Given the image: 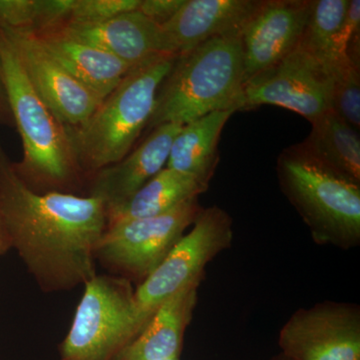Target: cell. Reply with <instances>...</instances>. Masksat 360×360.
<instances>
[{"label": "cell", "mask_w": 360, "mask_h": 360, "mask_svg": "<svg viewBox=\"0 0 360 360\" xmlns=\"http://www.w3.org/2000/svg\"><path fill=\"white\" fill-rule=\"evenodd\" d=\"M0 212L13 248L44 293L75 290L96 276V246L108 227L103 201L35 193L18 174L1 141Z\"/></svg>", "instance_id": "obj_1"}, {"label": "cell", "mask_w": 360, "mask_h": 360, "mask_svg": "<svg viewBox=\"0 0 360 360\" xmlns=\"http://www.w3.org/2000/svg\"><path fill=\"white\" fill-rule=\"evenodd\" d=\"M0 70L9 111L22 141L23 158L15 163L18 174L35 193L77 194L87 179L78 165L68 127L33 89L1 30Z\"/></svg>", "instance_id": "obj_2"}, {"label": "cell", "mask_w": 360, "mask_h": 360, "mask_svg": "<svg viewBox=\"0 0 360 360\" xmlns=\"http://www.w3.org/2000/svg\"><path fill=\"white\" fill-rule=\"evenodd\" d=\"M243 94L240 34L207 40L177 58L158 90L146 129L186 125L215 111L243 110Z\"/></svg>", "instance_id": "obj_3"}, {"label": "cell", "mask_w": 360, "mask_h": 360, "mask_svg": "<svg viewBox=\"0 0 360 360\" xmlns=\"http://www.w3.org/2000/svg\"><path fill=\"white\" fill-rule=\"evenodd\" d=\"M179 56L163 54L131 68L80 127L68 129L86 179L129 155L146 129L156 96Z\"/></svg>", "instance_id": "obj_4"}, {"label": "cell", "mask_w": 360, "mask_h": 360, "mask_svg": "<svg viewBox=\"0 0 360 360\" xmlns=\"http://www.w3.org/2000/svg\"><path fill=\"white\" fill-rule=\"evenodd\" d=\"M276 172L315 243L345 250L360 245V184L322 162L302 142L279 155Z\"/></svg>", "instance_id": "obj_5"}, {"label": "cell", "mask_w": 360, "mask_h": 360, "mask_svg": "<svg viewBox=\"0 0 360 360\" xmlns=\"http://www.w3.org/2000/svg\"><path fill=\"white\" fill-rule=\"evenodd\" d=\"M134 291L127 279L111 274H96L87 281L59 345L60 360L115 359L136 336Z\"/></svg>", "instance_id": "obj_6"}, {"label": "cell", "mask_w": 360, "mask_h": 360, "mask_svg": "<svg viewBox=\"0 0 360 360\" xmlns=\"http://www.w3.org/2000/svg\"><path fill=\"white\" fill-rule=\"evenodd\" d=\"M232 219L219 206L202 208L191 231L134 291L135 333H141L156 309L170 296L193 283H201L206 265L231 245Z\"/></svg>", "instance_id": "obj_7"}, {"label": "cell", "mask_w": 360, "mask_h": 360, "mask_svg": "<svg viewBox=\"0 0 360 360\" xmlns=\"http://www.w3.org/2000/svg\"><path fill=\"white\" fill-rule=\"evenodd\" d=\"M201 210L198 198H193L158 217L106 227L96 246V264L111 276L139 285L167 257Z\"/></svg>", "instance_id": "obj_8"}, {"label": "cell", "mask_w": 360, "mask_h": 360, "mask_svg": "<svg viewBox=\"0 0 360 360\" xmlns=\"http://www.w3.org/2000/svg\"><path fill=\"white\" fill-rule=\"evenodd\" d=\"M333 75L300 44L281 63L245 84L243 110L279 106L312 123L333 110Z\"/></svg>", "instance_id": "obj_9"}, {"label": "cell", "mask_w": 360, "mask_h": 360, "mask_svg": "<svg viewBox=\"0 0 360 360\" xmlns=\"http://www.w3.org/2000/svg\"><path fill=\"white\" fill-rule=\"evenodd\" d=\"M281 354L290 360H360V309L324 302L296 310L279 331Z\"/></svg>", "instance_id": "obj_10"}, {"label": "cell", "mask_w": 360, "mask_h": 360, "mask_svg": "<svg viewBox=\"0 0 360 360\" xmlns=\"http://www.w3.org/2000/svg\"><path fill=\"white\" fill-rule=\"evenodd\" d=\"M0 30L13 45L33 89L59 122L68 129L84 124L103 101L54 59L34 34Z\"/></svg>", "instance_id": "obj_11"}, {"label": "cell", "mask_w": 360, "mask_h": 360, "mask_svg": "<svg viewBox=\"0 0 360 360\" xmlns=\"http://www.w3.org/2000/svg\"><path fill=\"white\" fill-rule=\"evenodd\" d=\"M312 0H266L241 32L245 86L281 63L302 42Z\"/></svg>", "instance_id": "obj_12"}, {"label": "cell", "mask_w": 360, "mask_h": 360, "mask_svg": "<svg viewBox=\"0 0 360 360\" xmlns=\"http://www.w3.org/2000/svg\"><path fill=\"white\" fill-rule=\"evenodd\" d=\"M182 127L167 123L151 130L124 158L89 177L87 195L103 200L106 210L129 200L167 167L172 142Z\"/></svg>", "instance_id": "obj_13"}, {"label": "cell", "mask_w": 360, "mask_h": 360, "mask_svg": "<svg viewBox=\"0 0 360 360\" xmlns=\"http://www.w3.org/2000/svg\"><path fill=\"white\" fill-rule=\"evenodd\" d=\"M259 4L255 0H186L161 28L172 53L181 56L215 37L241 34Z\"/></svg>", "instance_id": "obj_14"}, {"label": "cell", "mask_w": 360, "mask_h": 360, "mask_svg": "<svg viewBox=\"0 0 360 360\" xmlns=\"http://www.w3.org/2000/svg\"><path fill=\"white\" fill-rule=\"evenodd\" d=\"M61 28L75 39L110 52L130 68L156 56L174 54L161 26L139 11L103 22L70 23Z\"/></svg>", "instance_id": "obj_15"}, {"label": "cell", "mask_w": 360, "mask_h": 360, "mask_svg": "<svg viewBox=\"0 0 360 360\" xmlns=\"http://www.w3.org/2000/svg\"><path fill=\"white\" fill-rule=\"evenodd\" d=\"M200 285L191 284L167 298L141 333L113 360L179 359L184 333L198 304Z\"/></svg>", "instance_id": "obj_16"}, {"label": "cell", "mask_w": 360, "mask_h": 360, "mask_svg": "<svg viewBox=\"0 0 360 360\" xmlns=\"http://www.w3.org/2000/svg\"><path fill=\"white\" fill-rule=\"evenodd\" d=\"M34 35L54 59L101 101L134 68L110 52L71 37L61 27Z\"/></svg>", "instance_id": "obj_17"}, {"label": "cell", "mask_w": 360, "mask_h": 360, "mask_svg": "<svg viewBox=\"0 0 360 360\" xmlns=\"http://www.w3.org/2000/svg\"><path fill=\"white\" fill-rule=\"evenodd\" d=\"M234 112L215 111L184 125L172 142L165 167L210 186L219 162L222 129Z\"/></svg>", "instance_id": "obj_18"}, {"label": "cell", "mask_w": 360, "mask_h": 360, "mask_svg": "<svg viewBox=\"0 0 360 360\" xmlns=\"http://www.w3.org/2000/svg\"><path fill=\"white\" fill-rule=\"evenodd\" d=\"M208 186L191 175L163 168L129 200L106 210L108 226L163 214L198 198Z\"/></svg>", "instance_id": "obj_19"}, {"label": "cell", "mask_w": 360, "mask_h": 360, "mask_svg": "<svg viewBox=\"0 0 360 360\" xmlns=\"http://www.w3.org/2000/svg\"><path fill=\"white\" fill-rule=\"evenodd\" d=\"M311 131L302 143L329 167L360 184V139L335 110L311 123Z\"/></svg>", "instance_id": "obj_20"}, {"label": "cell", "mask_w": 360, "mask_h": 360, "mask_svg": "<svg viewBox=\"0 0 360 360\" xmlns=\"http://www.w3.org/2000/svg\"><path fill=\"white\" fill-rule=\"evenodd\" d=\"M349 0H314L300 45L328 68L330 75L349 58H341L338 35Z\"/></svg>", "instance_id": "obj_21"}, {"label": "cell", "mask_w": 360, "mask_h": 360, "mask_svg": "<svg viewBox=\"0 0 360 360\" xmlns=\"http://www.w3.org/2000/svg\"><path fill=\"white\" fill-rule=\"evenodd\" d=\"M75 0H0V28L37 33L68 25Z\"/></svg>", "instance_id": "obj_22"}, {"label": "cell", "mask_w": 360, "mask_h": 360, "mask_svg": "<svg viewBox=\"0 0 360 360\" xmlns=\"http://www.w3.org/2000/svg\"><path fill=\"white\" fill-rule=\"evenodd\" d=\"M333 110L359 131L360 127L359 65L352 60L333 72Z\"/></svg>", "instance_id": "obj_23"}, {"label": "cell", "mask_w": 360, "mask_h": 360, "mask_svg": "<svg viewBox=\"0 0 360 360\" xmlns=\"http://www.w3.org/2000/svg\"><path fill=\"white\" fill-rule=\"evenodd\" d=\"M141 0H75L70 23L90 25L112 20L139 9Z\"/></svg>", "instance_id": "obj_24"}, {"label": "cell", "mask_w": 360, "mask_h": 360, "mask_svg": "<svg viewBox=\"0 0 360 360\" xmlns=\"http://www.w3.org/2000/svg\"><path fill=\"white\" fill-rule=\"evenodd\" d=\"M186 0H141L137 11L158 25H163L174 18Z\"/></svg>", "instance_id": "obj_25"}, {"label": "cell", "mask_w": 360, "mask_h": 360, "mask_svg": "<svg viewBox=\"0 0 360 360\" xmlns=\"http://www.w3.org/2000/svg\"><path fill=\"white\" fill-rule=\"evenodd\" d=\"M13 248L11 238H9L8 231L4 224V217L0 212V255H4L7 251Z\"/></svg>", "instance_id": "obj_26"}, {"label": "cell", "mask_w": 360, "mask_h": 360, "mask_svg": "<svg viewBox=\"0 0 360 360\" xmlns=\"http://www.w3.org/2000/svg\"><path fill=\"white\" fill-rule=\"evenodd\" d=\"M7 110H9L8 103H7L6 90L2 82L1 70H0V115H4Z\"/></svg>", "instance_id": "obj_27"}, {"label": "cell", "mask_w": 360, "mask_h": 360, "mask_svg": "<svg viewBox=\"0 0 360 360\" xmlns=\"http://www.w3.org/2000/svg\"><path fill=\"white\" fill-rule=\"evenodd\" d=\"M271 360H290V359H286L285 356H283V354H281V355H278V356H277V357H274V359H271Z\"/></svg>", "instance_id": "obj_28"}, {"label": "cell", "mask_w": 360, "mask_h": 360, "mask_svg": "<svg viewBox=\"0 0 360 360\" xmlns=\"http://www.w3.org/2000/svg\"><path fill=\"white\" fill-rule=\"evenodd\" d=\"M176 360H179V359H176Z\"/></svg>", "instance_id": "obj_29"}, {"label": "cell", "mask_w": 360, "mask_h": 360, "mask_svg": "<svg viewBox=\"0 0 360 360\" xmlns=\"http://www.w3.org/2000/svg\"><path fill=\"white\" fill-rule=\"evenodd\" d=\"M0 116H1V115H0Z\"/></svg>", "instance_id": "obj_30"}]
</instances>
